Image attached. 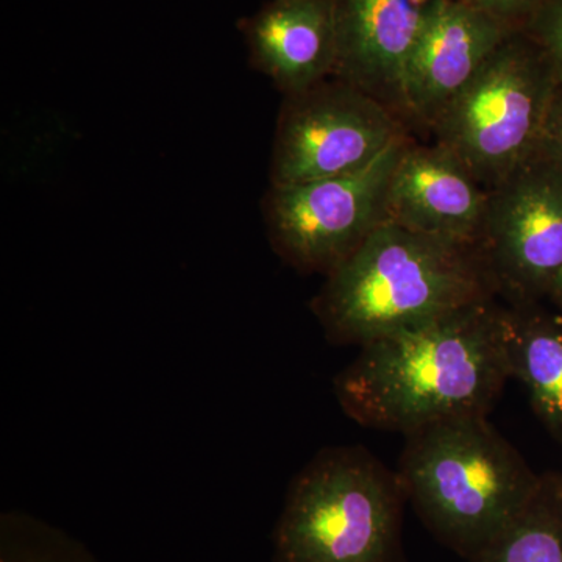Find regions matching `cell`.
<instances>
[{
	"mask_svg": "<svg viewBox=\"0 0 562 562\" xmlns=\"http://www.w3.org/2000/svg\"><path fill=\"white\" fill-rule=\"evenodd\" d=\"M509 379L505 306L492 299L364 344L333 380V392L362 427L406 436L487 414Z\"/></svg>",
	"mask_w": 562,
	"mask_h": 562,
	"instance_id": "cell-1",
	"label": "cell"
},
{
	"mask_svg": "<svg viewBox=\"0 0 562 562\" xmlns=\"http://www.w3.org/2000/svg\"><path fill=\"white\" fill-rule=\"evenodd\" d=\"M497 295L480 246L386 222L325 277L312 310L328 342L361 347Z\"/></svg>",
	"mask_w": 562,
	"mask_h": 562,
	"instance_id": "cell-2",
	"label": "cell"
},
{
	"mask_svg": "<svg viewBox=\"0 0 562 562\" xmlns=\"http://www.w3.org/2000/svg\"><path fill=\"white\" fill-rule=\"evenodd\" d=\"M397 475L432 530L473 557L530 508L543 483L486 414L406 435Z\"/></svg>",
	"mask_w": 562,
	"mask_h": 562,
	"instance_id": "cell-3",
	"label": "cell"
},
{
	"mask_svg": "<svg viewBox=\"0 0 562 562\" xmlns=\"http://www.w3.org/2000/svg\"><path fill=\"white\" fill-rule=\"evenodd\" d=\"M397 473L361 446L327 447L292 479L273 531L276 562H394Z\"/></svg>",
	"mask_w": 562,
	"mask_h": 562,
	"instance_id": "cell-4",
	"label": "cell"
},
{
	"mask_svg": "<svg viewBox=\"0 0 562 562\" xmlns=\"http://www.w3.org/2000/svg\"><path fill=\"white\" fill-rule=\"evenodd\" d=\"M552 68L514 32L430 131L487 191L530 160L557 91Z\"/></svg>",
	"mask_w": 562,
	"mask_h": 562,
	"instance_id": "cell-5",
	"label": "cell"
},
{
	"mask_svg": "<svg viewBox=\"0 0 562 562\" xmlns=\"http://www.w3.org/2000/svg\"><path fill=\"white\" fill-rule=\"evenodd\" d=\"M409 136L361 171L269 187L262 201L273 251L302 273L330 276L387 222V191Z\"/></svg>",
	"mask_w": 562,
	"mask_h": 562,
	"instance_id": "cell-6",
	"label": "cell"
},
{
	"mask_svg": "<svg viewBox=\"0 0 562 562\" xmlns=\"http://www.w3.org/2000/svg\"><path fill=\"white\" fill-rule=\"evenodd\" d=\"M405 124L382 102L335 77L284 95L269 187L361 171L408 136Z\"/></svg>",
	"mask_w": 562,
	"mask_h": 562,
	"instance_id": "cell-7",
	"label": "cell"
},
{
	"mask_svg": "<svg viewBox=\"0 0 562 562\" xmlns=\"http://www.w3.org/2000/svg\"><path fill=\"white\" fill-rule=\"evenodd\" d=\"M480 249L508 305L552 294L562 277V172L531 157L491 190Z\"/></svg>",
	"mask_w": 562,
	"mask_h": 562,
	"instance_id": "cell-8",
	"label": "cell"
},
{
	"mask_svg": "<svg viewBox=\"0 0 562 562\" xmlns=\"http://www.w3.org/2000/svg\"><path fill=\"white\" fill-rule=\"evenodd\" d=\"M441 0H336L335 79L364 91L408 122L405 77L414 49Z\"/></svg>",
	"mask_w": 562,
	"mask_h": 562,
	"instance_id": "cell-9",
	"label": "cell"
},
{
	"mask_svg": "<svg viewBox=\"0 0 562 562\" xmlns=\"http://www.w3.org/2000/svg\"><path fill=\"white\" fill-rule=\"evenodd\" d=\"M490 191L453 154L412 139L392 173L387 222L447 241L480 246Z\"/></svg>",
	"mask_w": 562,
	"mask_h": 562,
	"instance_id": "cell-10",
	"label": "cell"
},
{
	"mask_svg": "<svg viewBox=\"0 0 562 562\" xmlns=\"http://www.w3.org/2000/svg\"><path fill=\"white\" fill-rule=\"evenodd\" d=\"M514 32L462 0H441L406 69L408 121L431 128Z\"/></svg>",
	"mask_w": 562,
	"mask_h": 562,
	"instance_id": "cell-11",
	"label": "cell"
},
{
	"mask_svg": "<svg viewBox=\"0 0 562 562\" xmlns=\"http://www.w3.org/2000/svg\"><path fill=\"white\" fill-rule=\"evenodd\" d=\"M251 63L284 95L335 76L336 0H271L246 24Z\"/></svg>",
	"mask_w": 562,
	"mask_h": 562,
	"instance_id": "cell-12",
	"label": "cell"
},
{
	"mask_svg": "<svg viewBox=\"0 0 562 562\" xmlns=\"http://www.w3.org/2000/svg\"><path fill=\"white\" fill-rule=\"evenodd\" d=\"M505 336L513 379L525 384L539 419L562 442V317L508 305Z\"/></svg>",
	"mask_w": 562,
	"mask_h": 562,
	"instance_id": "cell-13",
	"label": "cell"
},
{
	"mask_svg": "<svg viewBox=\"0 0 562 562\" xmlns=\"http://www.w3.org/2000/svg\"><path fill=\"white\" fill-rule=\"evenodd\" d=\"M475 558L476 562H562V520L543 491Z\"/></svg>",
	"mask_w": 562,
	"mask_h": 562,
	"instance_id": "cell-14",
	"label": "cell"
},
{
	"mask_svg": "<svg viewBox=\"0 0 562 562\" xmlns=\"http://www.w3.org/2000/svg\"><path fill=\"white\" fill-rule=\"evenodd\" d=\"M0 562H101L68 532L22 512L0 517Z\"/></svg>",
	"mask_w": 562,
	"mask_h": 562,
	"instance_id": "cell-15",
	"label": "cell"
},
{
	"mask_svg": "<svg viewBox=\"0 0 562 562\" xmlns=\"http://www.w3.org/2000/svg\"><path fill=\"white\" fill-rule=\"evenodd\" d=\"M520 32L538 47L562 85V0H546Z\"/></svg>",
	"mask_w": 562,
	"mask_h": 562,
	"instance_id": "cell-16",
	"label": "cell"
},
{
	"mask_svg": "<svg viewBox=\"0 0 562 562\" xmlns=\"http://www.w3.org/2000/svg\"><path fill=\"white\" fill-rule=\"evenodd\" d=\"M513 31L520 32L546 0H462Z\"/></svg>",
	"mask_w": 562,
	"mask_h": 562,
	"instance_id": "cell-17",
	"label": "cell"
},
{
	"mask_svg": "<svg viewBox=\"0 0 562 562\" xmlns=\"http://www.w3.org/2000/svg\"><path fill=\"white\" fill-rule=\"evenodd\" d=\"M532 157L549 162L558 171L562 172V85L558 83L557 91L550 103L549 113L541 136H539L538 146H536Z\"/></svg>",
	"mask_w": 562,
	"mask_h": 562,
	"instance_id": "cell-18",
	"label": "cell"
},
{
	"mask_svg": "<svg viewBox=\"0 0 562 562\" xmlns=\"http://www.w3.org/2000/svg\"><path fill=\"white\" fill-rule=\"evenodd\" d=\"M543 491L552 498L554 506H557L553 509L562 520V480H553V482H546L543 480Z\"/></svg>",
	"mask_w": 562,
	"mask_h": 562,
	"instance_id": "cell-19",
	"label": "cell"
},
{
	"mask_svg": "<svg viewBox=\"0 0 562 562\" xmlns=\"http://www.w3.org/2000/svg\"><path fill=\"white\" fill-rule=\"evenodd\" d=\"M552 295L554 301L558 302V305H560V308L562 310V277L561 280L558 281L557 286H554Z\"/></svg>",
	"mask_w": 562,
	"mask_h": 562,
	"instance_id": "cell-20",
	"label": "cell"
}]
</instances>
